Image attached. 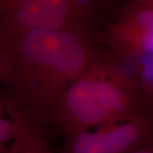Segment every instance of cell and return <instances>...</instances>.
<instances>
[{"instance_id":"cell-1","label":"cell","mask_w":153,"mask_h":153,"mask_svg":"<svg viewBox=\"0 0 153 153\" xmlns=\"http://www.w3.org/2000/svg\"><path fill=\"white\" fill-rule=\"evenodd\" d=\"M80 27L33 30L5 42L1 82L34 123L53 119L67 88L98 59Z\"/></svg>"},{"instance_id":"cell-2","label":"cell","mask_w":153,"mask_h":153,"mask_svg":"<svg viewBox=\"0 0 153 153\" xmlns=\"http://www.w3.org/2000/svg\"><path fill=\"white\" fill-rule=\"evenodd\" d=\"M116 66L99 59L67 88L53 119L66 135L132 116L131 87Z\"/></svg>"},{"instance_id":"cell-3","label":"cell","mask_w":153,"mask_h":153,"mask_svg":"<svg viewBox=\"0 0 153 153\" xmlns=\"http://www.w3.org/2000/svg\"><path fill=\"white\" fill-rule=\"evenodd\" d=\"M70 0H0V37L4 42L33 30L80 26Z\"/></svg>"},{"instance_id":"cell-4","label":"cell","mask_w":153,"mask_h":153,"mask_svg":"<svg viewBox=\"0 0 153 153\" xmlns=\"http://www.w3.org/2000/svg\"><path fill=\"white\" fill-rule=\"evenodd\" d=\"M131 117L67 134L64 153H128L141 146L146 129Z\"/></svg>"},{"instance_id":"cell-5","label":"cell","mask_w":153,"mask_h":153,"mask_svg":"<svg viewBox=\"0 0 153 153\" xmlns=\"http://www.w3.org/2000/svg\"><path fill=\"white\" fill-rule=\"evenodd\" d=\"M104 39L119 53L153 55V9L140 4L121 10L105 26Z\"/></svg>"},{"instance_id":"cell-6","label":"cell","mask_w":153,"mask_h":153,"mask_svg":"<svg viewBox=\"0 0 153 153\" xmlns=\"http://www.w3.org/2000/svg\"><path fill=\"white\" fill-rule=\"evenodd\" d=\"M8 153H52L38 125L32 122L25 131L9 144Z\"/></svg>"},{"instance_id":"cell-7","label":"cell","mask_w":153,"mask_h":153,"mask_svg":"<svg viewBox=\"0 0 153 153\" xmlns=\"http://www.w3.org/2000/svg\"><path fill=\"white\" fill-rule=\"evenodd\" d=\"M79 22L94 20L103 8L100 0H70Z\"/></svg>"},{"instance_id":"cell-8","label":"cell","mask_w":153,"mask_h":153,"mask_svg":"<svg viewBox=\"0 0 153 153\" xmlns=\"http://www.w3.org/2000/svg\"><path fill=\"white\" fill-rule=\"evenodd\" d=\"M5 42L0 37V82L4 73L5 67Z\"/></svg>"},{"instance_id":"cell-9","label":"cell","mask_w":153,"mask_h":153,"mask_svg":"<svg viewBox=\"0 0 153 153\" xmlns=\"http://www.w3.org/2000/svg\"><path fill=\"white\" fill-rule=\"evenodd\" d=\"M11 100L7 95L0 94V114L4 112L11 104Z\"/></svg>"},{"instance_id":"cell-10","label":"cell","mask_w":153,"mask_h":153,"mask_svg":"<svg viewBox=\"0 0 153 153\" xmlns=\"http://www.w3.org/2000/svg\"><path fill=\"white\" fill-rule=\"evenodd\" d=\"M128 153H153V145H143Z\"/></svg>"},{"instance_id":"cell-11","label":"cell","mask_w":153,"mask_h":153,"mask_svg":"<svg viewBox=\"0 0 153 153\" xmlns=\"http://www.w3.org/2000/svg\"><path fill=\"white\" fill-rule=\"evenodd\" d=\"M140 4L153 9V0H140Z\"/></svg>"},{"instance_id":"cell-12","label":"cell","mask_w":153,"mask_h":153,"mask_svg":"<svg viewBox=\"0 0 153 153\" xmlns=\"http://www.w3.org/2000/svg\"><path fill=\"white\" fill-rule=\"evenodd\" d=\"M9 144H0V153H8Z\"/></svg>"},{"instance_id":"cell-13","label":"cell","mask_w":153,"mask_h":153,"mask_svg":"<svg viewBox=\"0 0 153 153\" xmlns=\"http://www.w3.org/2000/svg\"><path fill=\"white\" fill-rule=\"evenodd\" d=\"M100 4H101L102 7H104L105 5H108L113 0H100Z\"/></svg>"}]
</instances>
